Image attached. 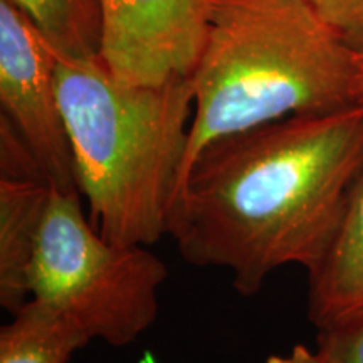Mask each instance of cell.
<instances>
[{"label":"cell","mask_w":363,"mask_h":363,"mask_svg":"<svg viewBox=\"0 0 363 363\" xmlns=\"http://www.w3.org/2000/svg\"><path fill=\"white\" fill-rule=\"evenodd\" d=\"M362 170L363 104L230 135L177 187L167 234L184 261L224 267L252 296L279 267L320 264Z\"/></svg>","instance_id":"6da1fadb"},{"label":"cell","mask_w":363,"mask_h":363,"mask_svg":"<svg viewBox=\"0 0 363 363\" xmlns=\"http://www.w3.org/2000/svg\"><path fill=\"white\" fill-rule=\"evenodd\" d=\"M190 84L194 116L175 190L222 138L358 104L357 51L306 0H207Z\"/></svg>","instance_id":"7a4b0ae2"},{"label":"cell","mask_w":363,"mask_h":363,"mask_svg":"<svg viewBox=\"0 0 363 363\" xmlns=\"http://www.w3.org/2000/svg\"><path fill=\"white\" fill-rule=\"evenodd\" d=\"M56 89L91 225L113 246L158 242L187 148L190 78L131 86L98 56L56 52Z\"/></svg>","instance_id":"3957f363"},{"label":"cell","mask_w":363,"mask_h":363,"mask_svg":"<svg viewBox=\"0 0 363 363\" xmlns=\"http://www.w3.org/2000/svg\"><path fill=\"white\" fill-rule=\"evenodd\" d=\"M169 276L147 246H113L86 219L79 192L51 190L30 267V298L56 306L111 347L155 323Z\"/></svg>","instance_id":"277c9868"},{"label":"cell","mask_w":363,"mask_h":363,"mask_svg":"<svg viewBox=\"0 0 363 363\" xmlns=\"http://www.w3.org/2000/svg\"><path fill=\"white\" fill-rule=\"evenodd\" d=\"M0 103L54 187L79 192L57 99L56 52L9 0H0Z\"/></svg>","instance_id":"5b68a950"},{"label":"cell","mask_w":363,"mask_h":363,"mask_svg":"<svg viewBox=\"0 0 363 363\" xmlns=\"http://www.w3.org/2000/svg\"><path fill=\"white\" fill-rule=\"evenodd\" d=\"M99 59L113 78L162 86L190 78L207 34V0H99Z\"/></svg>","instance_id":"8992f818"},{"label":"cell","mask_w":363,"mask_h":363,"mask_svg":"<svg viewBox=\"0 0 363 363\" xmlns=\"http://www.w3.org/2000/svg\"><path fill=\"white\" fill-rule=\"evenodd\" d=\"M0 163V305L13 315L30 299V267L52 184L4 116Z\"/></svg>","instance_id":"52a82bcc"},{"label":"cell","mask_w":363,"mask_h":363,"mask_svg":"<svg viewBox=\"0 0 363 363\" xmlns=\"http://www.w3.org/2000/svg\"><path fill=\"white\" fill-rule=\"evenodd\" d=\"M308 315L318 330L363 318V170L337 234L310 272Z\"/></svg>","instance_id":"ba28073f"},{"label":"cell","mask_w":363,"mask_h":363,"mask_svg":"<svg viewBox=\"0 0 363 363\" xmlns=\"http://www.w3.org/2000/svg\"><path fill=\"white\" fill-rule=\"evenodd\" d=\"M0 330V363H67L91 335L74 318L30 298Z\"/></svg>","instance_id":"9c48e42d"},{"label":"cell","mask_w":363,"mask_h":363,"mask_svg":"<svg viewBox=\"0 0 363 363\" xmlns=\"http://www.w3.org/2000/svg\"><path fill=\"white\" fill-rule=\"evenodd\" d=\"M33 22L54 51L72 57H99V0H9Z\"/></svg>","instance_id":"30bf717a"},{"label":"cell","mask_w":363,"mask_h":363,"mask_svg":"<svg viewBox=\"0 0 363 363\" xmlns=\"http://www.w3.org/2000/svg\"><path fill=\"white\" fill-rule=\"evenodd\" d=\"M350 48L363 51V0H306Z\"/></svg>","instance_id":"8fae6325"},{"label":"cell","mask_w":363,"mask_h":363,"mask_svg":"<svg viewBox=\"0 0 363 363\" xmlns=\"http://www.w3.org/2000/svg\"><path fill=\"white\" fill-rule=\"evenodd\" d=\"M318 352L330 363H363V318L335 328L320 330Z\"/></svg>","instance_id":"7c38bea8"},{"label":"cell","mask_w":363,"mask_h":363,"mask_svg":"<svg viewBox=\"0 0 363 363\" xmlns=\"http://www.w3.org/2000/svg\"><path fill=\"white\" fill-rule=\"evenodd\" d=\"M266 363H330L320 352H311L305 345H296L288 355H272Z\"/></svg>","instance_id":"4fadbf2b"},{"label":"cell","mask_w":363,"mask_h":363,"mask_svg":"<svg viewBox=\"0 0 363 363\" xmlns=\"http://www.w3.org/2000/svg\"><path fill=\"white\" fill-rule=\"evenodd\" d=\"M357 103L363 104V51L357 52Z\"/></svg>","instance_id":"5bb4252c"}]
</instances>
